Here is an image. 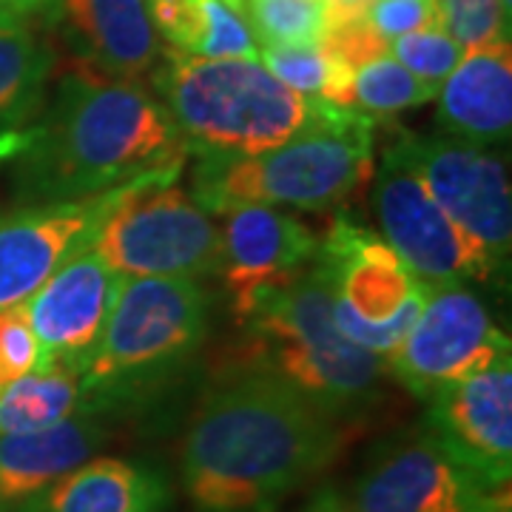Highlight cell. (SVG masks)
<instances>
[{
	"instance_id": "obj_23",
	"label": "cell",
	"mask_w": 512,
	"mask_h": 512,
	"mask_svg": "<svg viewBox=\"0 0 512 512\" xmlns=\"http://www.w3.org/2000/svg\"><path fill=\"white\" fill-rule=\"evenodd\" d=\"M439 83L421 80L407 72L390 52L356 69V109L370 117H387L407 109H419L439 97Z\"/></svg>"
},
{
	"instance_id": "obj_9",
	"label": "cell",
	"mask_w": 512,
	"mask_h": 512,
	"mask_svg": "<svg viewBox=\"0 0 512 512\" xmlns=\"http://www.w3.org/2000/svg\"><path fill=\"white\" fill-rule=\"evenodd\" d=\"M350 512H501L510 487H490L424 427L379 441L345 490Z\"/></svg>"
},
{
	"instance_id": "obj_17",
	"label": "cell",
	"mask_w": 512,
	"mask_h": 512,
	"mask_svg": "<svg viewBox=\"0 0 512 512\" xmlns=\"http://www.w3.org/2000/svg\"><path fill=\"white\" fill-rule=\"evenodd\" d=\"M57 20L77 57L117 80L143 83L163 55L146 0H60Z\"/></svg>"
},
{
	"instance_id": "obj_1",
	"label": "cell",
	"mask_w": 512,
	"mask_h": 512,
	"mask_svg": "<svg viewBox=\"0 0 512 512\" xmlns=\"http://www.w3.org/2000/svg\"><path fill=\"white\" fill-rule=\"evenodd\" d=\"M348 421L291 384L239 367L188 421L180 476L197 512H276L342 453Z\"/></svg>"
},
{
	"instance_id": "obj_15",
	"label": "cell",
	"mask_w": 512,
	"mask_h": 512,
	"mask_svg": "<svg viewBox=\"0 0 512 512\" xmlns=\"http://www.w3.org/2000/svg\"><path fill=\"white\" fill-rule=\"evenodd\" d=\"M220 231V268L231 311L239 322L256 302L291 282L319 254V234L311 225L268 205H242L228 214Z\"/></svg>"
},
{
	"instance_id": "obj_32",
	"label": "cell",
	"mask_w": 512,
	"mask_h": 512,
	"mask_svg": "<svg viewBox=\"0 0 512 512\" xmlns=\"http://www.w3.org/2000/svg\"><path fill=\"white\" fill-rule=\"evenodd\" d=\"M0 12H9L23 23H29V20H57L60 0H0Z\"/></svg>"
},
{
	"instance_id": "obj_28",
	"label": "cell",
	"mask_w": 512,
	"mask_h": 512,
	"mask_svg": "<svg viewBox=\"0 0 512 512\" xmlns=\"http://www.w3.org/2000/svg\"><path fill=\"white\" fill-rule=\"evenodd\" d=\"M259 63L293 92L322 100L330 72V57L322 46H262Z\"/></svg>"
},
{
	"instance_id": "obj_16",
	"label": "cell",
	"mask_w": 512,
	"mask_h": 512,
	"mask_svg": "<svg viewBox=\"0 0 512 512\" xmlns=\"http://www.w3.org/2000/svg\"><path fill=\"white\" fill-rule=\"evenodd\" d=\"M120 285L123 276L89 248L57 268L23 302L40 345V367L72 365L83 373Z\"/></svg>"
},
{
	"instance_id": "obj_30",
	"label": "cell",
	"mask_w": 512,
	"mask_h": 512,
	"mask_svg": "<svg viewBox=\"0 0 512 512\" xmlns=\"http://www.w3.org/2000/svg\"><path fill=\"white\" fill-rule=\"evenodd\" d=\"M373 32L387 43L396 37L419 32L439 23V3L436 0H373L365 12Z\"/></svg>"
},
{
	"instance_id": "obj_24",
	"label": "cell",
	"mask_w": 512,
	"mask_h": 512,
	"mask_svg": "<svg viewBox=\"0 0 512 512\" xmlns=\"http://www.w3.org/2000/svg\"><path fill=\"white\" fill-rule=\"evenodd\" d=\"M242 20L259 46H319L328 32L325 0H245Z\"/></svg>"
},
{
	"instance_id": "obj_13",
	"label": "cell",
	"mask_w": 512,
	"mask_h": 512,
	"mask_svg": "<svg viewBox=\"0 0 512 512\" xmlns=\"http://www.w3.org/2000/svg\"><path fill=\"white\" fill-rule=\"evenodd\" d=\"M140 180L83 200L26 202L0 211V311L23 305L57 268L89 251L114 205Z\"/></svg>"
},
{
	"instance_id": "obj_5",
	"label": "cell",
	"mask_w": 512,
	"mask_h": 512,
	"mask_svg": "<svg viewBox=\"0 0 512 512\" xmlns=\"http://www.w3.org/2000/svg\"><path fill=\"white\" fill-rule=\"evenodd\" d=\"M151 89L174 117L188 151L220 157L276 148L308 126L322 103L288 89L259 60H211L180 49L160 55Z\"/></svg>"
},
{
	"instance_id": "obj_25",
	"label": "cell",
	"mask_w": 512,
	"mask_h": 512,
	"mask_svg": "<svg viewBox=\"0 0 512 512\" xmlns=\"http://www.w3.org/2000/svg\"><path fill=\"white\" fill-rule=\"evenodd\" d=\"M183 52L194 57H211V60H225V57L259 60L251 29L245 26L242 15L228 9L222 0H197L194 32Z\"/></svg>"
},
{
	"instance_id": "obj_29",
	"label": "cell",
	"mask_w": 512,
	"mask_h": 512,
	"mask_svg": "<svg viewBox=\"0 0 512 512\" xmlns=\"http://www.w3.org/2000/svg\"><path fill=\"white\" fill-rule=\"evenodd\" d=\"M40 367V345L23 305L0 311V393Z\"/></svg>"
},
{
	"instance_id": "obj_27",
	"label": "cell",
	"mask_w": 512,
	"mask_h": 512,
	"mask_svg": "<svg viewBox=\"0 0 512 512\" xmlns=\"http://www.w3.org/2000/svg\"><path fill=\"white\" fill-rule=\"evenodd\" d=\"M439 23L464 49L510 40V12L501 0H436Z\"/></svg>"
},
{
	"instance_id": "obj_26",
	"label": "cell",
	"mask_w": 512,
	"mask_h": 512,
	"mask_svg": "<svg viewBox=\"0 0 512 512\" xmlns=\"http://www.w3.org/2000/svg\"><path fill=\"white\" fill-rule=\"evenodd\" d=\"M387 52H390V57H396L407 72L419 74L421 80H430V83L441 86L461 63L467 49L458 43L456 37L447 35L441 23H436V26H427V29L390 40Z\"/></svg>"
},
{
	"instance_id": "obj_20",
	"label": "cell",
	"mask_w": 512,
	"mask_h": 512,
	"mask_svg": "<svg viewBox=\"0 0 512 512\" xmlns=\"http://www.w3.org/2000/svg\"><path fill=\"white\" fill-rule=\"evenodd\" d=\"M171 484L140 458L94 456L12 512H168Z\"/></svg>"
},
{
	"instance_id": "obj_6",
	"label": "cell",
	"mask_w": 512,
	"mask_h": 512,
	"mask_svg": "<svg viewBox=\"0 0 512 512\" xmlns=\"http://www.w3.org/2000/svg\"><path fill=\"white\" fill-rule=\"evenodd\" d=\"M200 279H123L106 328L80 373V410L111 416L143 399L194 356L205 336Z\"/></svg>"
},
{
	"instance_id": "obj_3",
	"label": "cell",
	"mask_w": 512,
	"mask_h": 512,
	"mask_svg": "<svg viewBox=\"0 0 512 512\" xmlns=\"http://www.w3.org/2000/svg\"><path fill=\"white\" fill-rule=\"evenodd\" d=\"M330 282L319 259L265 293L242 319V365L265 370L342 421L365 416L390 376L387 359L353 345L333 325Z\"/></svg>"
},
{
	"instance_id": "obj_12",
	"label": "cell",
	"mask_w": 512,
	"mask_h": 512,
	"mask_svg": "<svg viewBox=\"0 0 512 512\" xmlns=\"http://www.w3.org/2000/svg\"><path fill=\"white\" fill-rule=\"evenodd\" d=\"M373 205L382 237L421 285L436 288L467 279L484 282L498 274L484 251L441 211L396 143L387 146L376 171Z\"/></svg>"
},
{
	"instance_id": "obj_11",
	"label": "cell",
	"mask_w": 512,
	"mask_h": 512,
	"mask_svg": "<svg viewBox=\"0 0 512 512\" xmlns=\"http://www.w3.org/2000/svg\"><path fill=\"white\" fill-rule=\"evenodd\" d=\"M510 356V336L464 282L436 285L427 293L416 325L387 356L390 379L421 402L447 384L461 382Z\"/></svg>"
},
{
	"instance_id": "obj_31",
	"label": "cell",
	"mask_w": 512,
	"mask_h": 512,
	"mask_svg": "<svg viewBox=\"0 0 512 512\" xmlns=\"http://www.w3.org/2000/svg\"><path fill=\"white\" fill-rule=\"evenodd\" d=\"M319 46L328 55L345 60L353 69L365 66L370 60H376V57L387 55V40L373 32V26L367 23L365 15L362 18L345 20L339 26H330Z\"/></svg>"
},
{
	"instance_id": "obj_21",
	"label": "cell",
	"mask_w": 512,
	"mask_h": 512,
	"mask_svg": "<svg viewBox=\"0 0 512 512\" xmlns=\"http://www.w3.org/2000/svg\"><path fill=\"white\" fill-rule=\"evenodd\" d=\"M55 52L26 29L0 32V160L46 103Z\"/></svg>"
},
{
	"instance_id": "obj_18",
	"label": "cell",
	"mask_w": 512,
	"mask_h": 512,
	"mask_svg": "<svg viewBox=\"0 0 512 512\" xmlns=\"http://www.w3.org/2000/svg\"><path fill=\"white\" fill-rule=\"evenodd\" d=\"M109 439V416L89 410L35 433H0V512H12L83 461L100 456Z\"/></svg>"
},
{
	"instance_id": "obj_14",
	"label": "cell",
	"mask_w": 512,
	"mask_h": 512,
	"mask_svg": "<svg viewBox=\"0 0 512 512\" xmlns=\"http://www.w3.org/2000/svg\"><path fill=\"white\" fill-rule=\"evenodd\" d=\"M427 407L421 427L490 487L512 476V356L447 384Z\"/></svg>"
},
{
	"instance_id": "obj_4",
	"label": "cell",
	"mask_w": 512,
	"mask_h": 512,
	"mask_svg": "<svg viewBox=\"0 0 512 512\" xmlns=\"http://www.w3.org/2000/svg\"><path fill=\"white\" fill-rule=\"evenodd\" d=\"M373 146L376 117L322 100L311 123L276 148L248 157L200 154L191 197L208 214L242 205L328 211L365 183Z\"/></svg>"
},
{
	"instance_id": "obj_22",
	"label": "cell",
	"mask_w": 512,
	"mask_h": 512,
	"mask_svg": "<svg viewBox=\"0 0 512 512\" xmlns=\"http://www.w3.org/2000/svg\"><path fill=\"white\" fill-rule=\"evenodd\" d=\"M80 413V370L43 365L0 393V433H35Z\"/></svg>"
},
{
	"instance_id": "obj_35",
	"label": "cell",
	"mask_w": 512,
	"mask_h": 512,
	"mask_svg": "<svg viewBox=\"0 0 512 512\" xmlns=\"http://www.w3.org/2000/svg\"><path fill=\"white\" fill-rule=\"evenodd\" d=\"M222 3H225L228 9H234L237 15H242V6H245V0H222Z\"/></svg>"
},
{
	"instance_id": "obj_19",
	"label": "cell",
	"mask_w": 512,
	"mask_h": 512,
	"mask_svg": "<svg viewBox=\"0 0 512 512\" xmlns=\"http://www.w3.org/2000/svg\"><path fill=\"white\" fill-rule=\"evenodd\" d=\"M439 126L444 134L498 146L512 131V49L495 40L467 49L439 89Z\"/></svg>"
},
{
	"instance_id": "obj_8",
	"label": "cell",
	"mask_w": 512,
	"mask_h": 512,
	"mask_svg": "<svg viewBox=\"0 0 512 512\" xmlns=\"http://www.w3.org/2000/svg\"><path fill=\"white\" fill-rule=\"evenodd\" d=\"M180 171H154L131 185L100 225L92 251L123 279L217 274L220 228L191 194L174 185Z\"/></svg>"
},
{
	"instance_id": "obj_7",
	"label": "cell",
	"mask_w": 512,
	"mask_h": 512,
	"mask_svg": "<svg viewBox=\"0 0 512 512\" xmlns=\"http://www.w3.org/2000/svg\"><path fill=\"white\" fill-rule=\"evenodd\" d=\"M330 313L339 333L376 356H390L416 325L430 285H421L382 234L350 214H336L319 237Z\"/></svg>"
},
{
	"instance_id": "obj_2",
	"label": "cell",
	"mask_w": 512,
	"mask_h": 512,
	"mask_svg": "<svg viewBox=\"0 0 512 512\" xmlns=\"http://www.w3.org/2000/svg\"><path fill=\"white\" fill-rule=\"evenodd\" d=\"M183 134L151 86L117 80L74 57L55 94L15 137V163L26 202L83 200L140 180L151 171L183 168Z\"/></svg>"
},
{
	"instance_id": "obj_33",
	"label": "cell",
	"mask_w": 512,
	"mask_h": 512,
	"mask_svg": "<svg viewBox=\"0 0 512 512\" xmlns=\"http://www.w3.org/2000/svg\"><path fill=\"white\" fill-rule=\"evenodd\" d=\"M302 512H350L342 501H339V495L333 487H325V490H319V493L313 495V501L305 507Z\"/></svg>"
},
{
	"instance_id": "obj_34",
	"label": "cell",
	"mask_w": 512,
	"mask_h": 512,
	"mask_svg": "<svg viewBox=\"0 0 512 512\" xmlns=\"http://www.w3.org/2000/svg\"><path fill=\"white\" fill-rule=\"evenodd\" d=\"M15 29H26V23L9 12H0V32H15Z\"/></svg>"
},
{
	"instance_id": "obj_10",
	"label": "cell",
	"mask_w": 512,
	"mask_h": 512,
	"mask_svg": "<svg viewBox=\"0 0 512 512\" xmlns=\"http://www.w3.org/2000/svg\"><path fill=\"white\" fill-rule=\"evenodd\" d=\"M421 183L456 222L467 239L484 251L498 274L510 271L512 194L507 163L487 146L450 134H410L393 140Z\"/></svg>"
},
{
	"instance_id": "obj_36",
	"label": "cell",
	"mask_w": 512,
	"mask_h": 512,
	"mask_svg": "<svg viewBox=\"0 0 512 512\" xmlns=\"http://www.w3.org/2000/svg\"><path fill=\"white\" fill-rule=\"evenodd\" d=\"M501 3H504V9L512 15V0H501Z\"/></svg>"
},
{
	"instance_id": "obj_37",
	"label": "cell",
	"mask_w": 512,
	"mask_h": 512,
	"mask_svg": "<svg viewBox=\"0 0 512 512\" xmlns=\"http://www.w3.org/2000/svg\"><path fill=\"white\" fill-rule=\"evenodd\" d=\"M501 512H510V507H507V510H501Z\"/></svg>"
}]
</instances>
